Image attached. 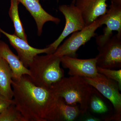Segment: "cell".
Instances as JSON below:
<instances>
[{"label":"cell","instance_id":"52a82bcc","mask_svg":"<svg viewBox=\"0 0 121 121\" xmlns=\"http://www.w3.org/2000/svg\"><path fill=\"white\" fill-rule=\"evenodd\" d=\"M59 9L65 17V24L58 38L48 45L55 52L66 37L73 33L82 30L86 26L81 12L75 4L62 5L59 7Z\"/></svg>","mask_w":121,"mask_h":121},{"label":"cell","instance_id":"5b68a950","mask_svg":"<svg viewBox=\"0 0 121 121\" xmlns=\"http://www.w3.org/2000/svg\"><path fill=\"white\" fill-rule=\"evenodd\" d=\"M102 16L82 30L72 33L71 35L59 45L54 54L60 57L67 56L77 57L76 52L82 45L96 36L95 31L102 26Z\"/></svg>","mask_w":121,"mask_h":121},{"label":"cell","instance_id":"44dd1931","mask_svg":"<svg viewBox=\"0 0 121 121\" xmlns=\"http://www.w3.org/2000/svg\"><path fill=\"white\" fill-rule=\"evenodd\" d=\"M84 121H101L100 119L98 118L95 117L93 116H89L86 117L84 119Z\"/></svg>","mask_w":121,"mask_h":121},{"label":"cell","instance_id":"30bf717a","mask_svg":"<svg viewBox=\"0 0 121 121\" xmlns=\"http://www.w3.org/2000/svg\"><path fill=\"white\" fill-rule=\"evenodd\" d=\"M61 63L63 67L69 69L68 74L71 76L93 78L99 74L96 58L82 59L64 56L61 58Z\"/></svg>","mask_w":121,"mask_h":121},{"label":"cell","instance_id":"3957f363","mask_svg":"<svg viewBox=\"0 0 121 121\" xmlns=\"http://www.w3.org/2000/svg\"><path fill=\"white\" fill-rule=\"evenodd\" d=\"M60 63L61 57L54 53L37 55L28 66L30 79L37 86L51 87L64 77Z\"/></svg>","mask_w":121,"mask_h":121},{"label":"cell","instance_id":"2e32d148","mask_svg":"<svg viewBox=\"0 0 121 121\" xmlns=\"http://www.w3.org/2000/svg\"><path fill=\"white\" fill-rule=\"evenodd\" d=\"M58 104L60 121H73L81 114L78 106L68 105L62 98L59 97Z\"/></svg>","mask_w":121,"mask_h":121},{"label":"cell","instance_id":"8992f818","mask_svg":"<svg viewBox=\"0 0 121 121\" xmlns=\"http://www.w3.org/2000/svg\"><path fill=\"white\" fill-rule=\"evenodd\" d=\"M97 66L114 69L121 67V36L113 35L103 45L98 47Z\"/></svg>","mask_w":121,"mask_h":121},{"label":"cell","instance_id":"7402d4cb","mask_svg":"<svg viewBox=\"0 0 121 121\" xmlns=\"http://www.w3.org/2000/svg\"><path fill=\"white\" fill-rule=\"evenodd\" d=\"M59 0H57V1L58 2ZM75 1L76 0H72V3H73V4H75Z\"/></svg>","mask_w":121,"mask_h":121},{"label":"cell","instance_id":"9c48e42d","mask_svg":"<svg viewBox=\"0 0 121 121\" xmlns=\"http://www.w3.org/2000/svg\"><path fill=\"white\" fill-rule=\"evenodd\" d=\"M0 33L7 37L11 45L17 52V56L20 60L25 66L27 68L34 57L37 55L43 53L52 54L55 52L52 48L49 46L43 49H38L33 47L29 45L28 42L14 34L11 35L8 33L0 27Z\"/></svg>","mask_w":121,"mask_h":121},{"label":"cell","instance_id":"e0dca14e","mask_svg":"<svg viewBox=\"0 0 121 121\" xmlns=\"http://www.w3.org/2000/svg\"><path fill=\"white\" fill-rule=\"evenodd\" d=\"M0 121H26L15 104H11L0 113Z\"/></svg>","mask_w":121,"mask_h":121},{"label":"cell","instance_id":"7c38bea8","mask_svg":"<svg viewBox=\"0 0 121 121\" xmlns=\"http://www.w3.org/2000/svg\"><path fill=\"white\" fill-rule=\"evenodd\" d=\"M25 7L34 18L36 23L38 36H40L44 25L48 22L56 24L60 23V19L50 15L44 10L40 3V0H17Z\"/></svg>","mask_w":121,"mask_h":121},{"label":"cell","instance_id":"d6986e66","mask_svg":"<svg viewBox=\"0 0 121 121\" xmlns=\"http://www.w3.org/2000/svg\"><path fill=\"white\" fill-rule=\"evenodd\" d=\"M98 72L106 78L115 81L118 83L120 90L121 89V70L107 69L97 66Z\"/></svg>","mask_w":121,"mask_h":121},{"label":"cell","instance_id":"603a6c76","mask_svg":"<svg viewBox=\"0 0 121 121\" xmlns=\"http://www.w3.org/2000/svg\"><path fill=\"white\" fill-rule=\"evenodd\" d=\"M1 37V34H0V37Z\"/></svg>","mask_w":121,"mask_h":121},{"label":"cell","instance_id":"5bb4252c","mask_svg":"<svg viewBox=\"0 0 121 121\" xmlns=\"http://www.w3.org/2000/svg\"><path fill=\"white\" fill-rule=\"evenodd\" d=\"M12 72L7 61L0 57V95L7 99L13 98L12 88Z\"/></svg>","mask_w":121,"mask_h":121},{"label":"cell","instance_id":"7a4b0ae2","mask_svg":"<svg viewBox=\"0 0 121 121\" xmlns=\"http://www.w3.org/2000/svg\"><path fill=\"white\" fill-rule=\"evenodd\" d=\"M51 87L55 94L62 98L67 104L78 106L81 114L87 111L91 96L97 92L84 78L77 76L64 77Z\"/></svg>","mask_w":121,"mask_h":121},{"label":"cell","instance_id":"8fae6325","mask_svg":"<svg viewBox=\"0 0 121 121\" xmlns=\"http://www.w3.org/2000/svg\"><path fill=\"white\" fill-rule=\"evenodd\" d=\"M107 0H76L75 5L79 9L87 26L105 14L108 11Z\"/></svg>","mask_w":121,"mask_h":121},{"label":"cell","instance_id":"6da1fadb","mask_svg":"<svg viewBox=\"0 0 121 121\" xmlns=\"http://www.w3.org/2000/svg\"><path fill=\"white\" fill-rule=\"evenodd\" d=\"M16 107L26 121H59V97L51 87L35 85L29 76L12 79Z\"/></svg>","mask_w":121,"mask_h":121},{"label":"cell","instance_id":"ffe728a7","mask_svg":"<svg viewBox=\"0 0 121 121\" xmlns=\"http://www.w3.org/2000/svg\"><path fill=\"white\" fill-rule=\"evenodd\" d=\"M14 104L13 99H7L0 95V113L2 112L9 106Z\"/></svg>","mask_w":121,"mask_h":121},{"label":"cell","instance_id":"ac0fdd59","mask_svg":"<svg viewBox=\"0 0 121 121\" xmlns=\"http://www.w3.org/2000/svg\"><path fill=\"white\" fill-rule=\"evenodd\" d=\"M97 92L93 93L89 101V109L93 112L104 114L108 112V109L105 103L99 96Z\"/></svg>","mask_w":121,"mask_h":121},{"label":"cell","instance_id":"277c9868","mask_svg":"<svg viewBox=\"0 0 121 121\" xmlns=\"http://www.w3.org/2000/svg\"><path fill=\"white\" fill-rule=\"evenodd\" d=\"M87 82L99 91L112 104L114 114L106 118V121H120L121 120V94L118 83L99 73L95 78H83Z\"/></svg>","mask_w":121,"mask_h":121},{"label":"cell","instance_id":"9a60e30c","mask_svg":"<svg viewBox=\"0 0 121 121\" xmlns=\"http://www.w3.org/2000/svg\"><path fill=\"white\" fill-rule=\"evenodd\" d=\"M19 3L17 0H11V6L9 11V15L13 23L15 28L14 35L28 42L27 35L20 19L18 11V5Z\"/></svg>","mask_w":121,"mask_h":121},{"label":"cell","instance_id":"ba28073f","mask_svg":"<svg viewBox=\"0 0 121 121\" xmlns=\"http://www.w3.org/2000/svg\"><path fill=\"white\" fill-rule=\"evenodd\" d=\"M109 9L102 16V26L105 25L103 33L97 36L96 43L98 47L104 43L113 36V31L117 32V35L121 36V0H110Z\"/></svg>","mask_w":121,"mask_h":121},{"label":"cell","instance_id":"4fadbf2b","mask_svg":"<svg viewBox=\"0 0 121 121\" xmlns=\"http://www.w3.org/2000/svg\"><path fill=\"white\" fill-rule=\"evenodd\" d=\"M0 57L8 63L12 72V79H18L24 75H30V72L25 67L17 56L12 51L6 43L0 40Z\"/></svg>","mask_w":121,"mask_h":121}]
</instances>
